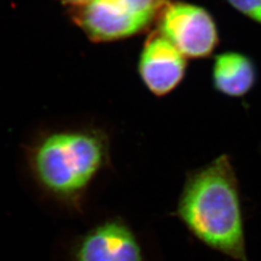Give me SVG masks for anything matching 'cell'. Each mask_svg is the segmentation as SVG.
<instances>
[{"label":"cell","mask_w":261,"mask_h":261,"mask_svg":"<svg viewBox=\"0 0 261 261\" xmlns=\"http://www.w3.org/2000/svg\"><path fill=\"white\" fill-rule=\"evenodd\" d=\"M61 2L66 3L68 5H72V6H75L77 8L84 6L85 3H87L89 0H60Z\"/></svg>","instance_id":"9c48e42d"},{"label":"cell","mask_w":261,"mask_h":261,"mask_svg":"<svg viewBox=\"0 0 261 261\" xmlns=\"http://www.w3.org/2000/svg\"><path fill=\"white\" fill-rule=\"evenodd\" d=\"M172 216L198 242L236 261H249L239 181L227 155L188 171Z\"/></svg>","instance_id":"7a4b0ae2"},{"label":"cell","mask_w":261,"mask_h":261,"mask_svg":"<svg viewBox=\"0 0 261 261\" xmlns=\"http://www.w3.org/2000/svg\"><path fill=\"white\" fill-rule=\"evenodd\" d=\"M234 9L261 25V0H226Z\"/></svg>","instance_id":"ba28073f"},{"label":"cell","mask_w":261,"mask_h":261,"mask_svg":"<svg viewBox=\"0 0 261 261\" xmlns=\"http://www.w3.org/2000/svg\"><path fill=\"white\" fill-rule=\"evenodd\" d=\"M71 261H146L140 241L124 219H106L80 235Z\"/></svg>","instance_id":"5b68a950"},{"label":"cell","mask_w":261,"mask_h":261,"mask_svg":"<svg viewBox=\"0 0 261 261\" xmlns=\"http://www.w3.org/2000/svg\"><path fill=\"white\" fill-rule=\"evenodd\" d=\"M30 177L47 197L82 214L96 179L112 167L108 134L91 127L41 134L24 149Z\"/></svg>","instance_id":"6da1fadb"},{"label":"cell","mask_w":261,"mask_h":261,"mask_svg":"<svg viewBox=\"0 0 261 261\" xmlns=\"http://www.w3.org/2000/svg\"><path fill=\"white\" fill-rule=\"evenodd\" d=\"M160 34L190 58H205L219 44V30L205 8L186 2L167 5L159 19Z\"/></svg>","instance_id":"277c9868"},{"label":"cell","mask_w":261,"mask_h":261,"mask_svg":"<svg viewBox=\"0 0 261 261\" xmlns=\"http://www.w3.org/2000/svg\"><path fill=\"white\" fill-rule=\"evenodd\" d=\"M186 57L162 34H153L140 54L139 72L146 87L156 96L173 91L183 81Z\"/></svg>","instance_id":"8992f818"},{"label":"cell","mask_w":261,"mask_h":261,"mask_svg":"<svg viewBox=\"0 0 261 261\" xmlns=\"http://www.w3.org/2000/svg\"><path fill=\"white\" fill-rule=\"evenodd\" d=\"M158 0H89L80 7L76 22L94 41L130 37L149 25Z\"/></svg>","instance_id":"3957f363"},{"label":"cell","mask_w":261,"mask_h":261,"mask_svg":"<svg viewBox=\"0 0 261 261\" xmlns=\"http://www.w3.org/2000/svg\"><path fill=\"white\" fill-rule=\"evenodd\" d=\"M212 80L217 91L228 97L239 98L253 88L257 71L249 56L237 51H225L215 57Z\"/></svg>","instance_id":"52a82bcc"}]
</instances>
